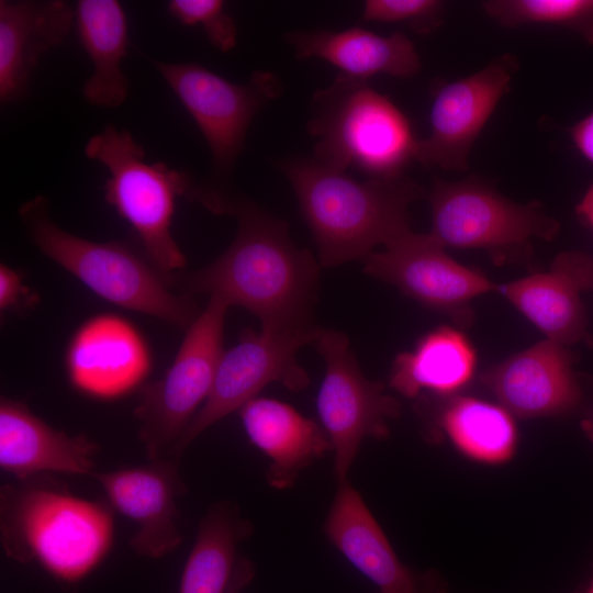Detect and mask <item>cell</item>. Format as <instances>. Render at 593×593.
<instances>
[{"label":"cell","mask_w":593,"mask_h":593,"mask_svg":"<svg viewBox=\"0 0 593 593\" xmlns=\"http://www.w3.org/2000/svg\"><path fill=\"white\" fill-rule=\"evenodd\" d=\"M224 214L237 219L232 244L206 267L172 275L182 293L219 296L256 315L265 328L315 326L318 262L313 255L294 244L283 221L246 198L232 194Z\"/></svg>","instance_id":"cell-1"},{"label":"cell","mask_w":593,"mask_h":593,"mask_svg":"<svg viewBox=\"0 0 593 593\" xmlns=\"http://www.w3.org/2000/svg\"><path fill=\"white\" fill-rule=\"evenodd\" d=\"M278 166L293 188L324 267L365 259L411 231L409 206L425 193L404 174L361 180L303 157Z\"/></svg>","instance_id":"cell-2"},{"label":"cell","mask_w":593,"mask_h":593,"mask_svg":"<svg viewBox=\"0 0 593 593\" xmlns=\"http://www.w3.org/2000/svg\"><path fill=\"white\" fill-rule=\"evenodd\" d=\"M0 534L8 557L76 583L110 552L114 519L108 504L33 477L1 488Z\"/></svg>","instance_id":"cell-3"},{"label":"cell","mask_w":593,"mask_h":593,"mask_svg":"<svg viewBox=\"0 0 593 593\" xmlns=\"http://www.w3.org/2000/svg\"><path fill=\"white\" fill-rule=\"evenodd\" d=\"M307 132L314 159L368 177H393L416 157L418 139L407 116L368 80L338 74L311 101Z\"/></svg>","instance_id":"cell-4"},{"label":"cell","mask_w":593,"mask_h":593,"mask_svg":"<svg viewBox=\"0 0 593 593\" xmlns=\"http://www.w3.org/2000/svg\"><path fill=\"white\" fill-rule=\"evenodd\" d=\"M19 215L31 242L44 255L107 301L178 327L189 326L199 315L190 295L171 292L125 245L89 240L59 227L51 217L47 198L26 201Z\"/></svg>","instance_id":"cell-5"},{"label":"cell","mask_w":593,"mask_h":593,"mask_svg":"<svg viewBox=\"0 0 593 593\" xmlns=\"http://www.w3.org/2000/svg\"><path fill=\"white\" fill-rule=\"evenodd\" d=\"M149 60L206 142L211 171L204 181L195 183L190 200L215 212L232 194L230 182L253 121L280 96L282 82L268 70H256L248 81L236 83L197 63Z\"/></svg>","instance_id":"cell-6"},{"label":"cell","mask_w":593,"mask_h":593,"mask_svg":"<svg viewBox=\"0 0 593 593\" xmlns=\"http://www.w3.org/2000/svg\"><path fill=\"white\" fill-rule=\"evenodd\" d=\"M85 155L109 174L104 200L134 230L149 260L171 277L186 266V257L171 233L178 197L190 198L192 176L164 161H147L145 150L127 130L108 124L91 136Z\"/></svg>","instance_id":"cell-7"},{"label":"cell","mask_w":593,"mask_h":593,"mask_svg":"<svg viewBox=\"0 0 593 593\" xmlns=\"http://www.w3.org/2000/svg\"><path fill=\"white\" fill-rule=\"evenodd\" d=\"M230 305L209 296L203 311L188 326L166 373L146 385L134 410L138 438L149 461L169 454L210 394L223 355V331Z\"/></svg>","instance_id":"cell-8"},{"label":"cell","mask_w":593,"mask_h":593,"mask_svg":"<svg viewBox=\"0 0 593 593\" xmlns=\"http://www.w3.org/2000/svg\"><path fill=\"white\" fill-rule=\"evenodd\" d=\"M432 232L445 246L480 248L499 259L529 253L533 238L552 240L560 223L541 203H516L482 179L434 180L428 195Z\"/></svg>","instance_id":"cell-9"},{"label":"cell","mask_w":593,"mask_h":593,"mask_svg":"<svg viewBox=\"0 0 593 593\" xmlns=\"http://www.w3.org/2000/svg\"><path fill=\"white\" fill-rule=\"evenodd\" d=\"M316 326L295 329L265 328L245 331L239 342L223 353L212 389L168 459L180 462L188 446L205 429L239 411L268 384L279 382L300 392L309 385V376L298 362L301 347L315 343Z\"/></svg>","instance_id":"cell-10"},{"label":"cell","mask_w":593,"mask_h":593,"mask_svg":"<svg viewBox=\"0 0 593 593\" xmlns=\"http://www.w3.org/2000/svg\"><path fill=\"white\" fill-rule=\"evenodd\" d=\"M315 343L326 365L317 413L334 451L339 482L347 480L363 439L389 436L388 422L399 417L401 406L384 392L382 382L363 376L343 332L321 328Z\"/></svg>","instance_id":"cell-11"},{"label":"cell","mask_w":593,"mask_h":593,"mask_svg":"<svg viewBox=\"0 0 593 593\" xmlns=\"http://www.w3.org/2000/svg\"><path fill=\"white\" fill-rule=\"evenodd\" d=\"M373 251L365 261V272L400 289L423 305L450 315L457 323L471 321L470 301L496 286L483 273L451 258L430 233L412 230Z\"/></svg>","instance_id":"cell-12"},{"label":"cell","mask_w":593,"mask_h":593,"mask_svg":"<svg viewBox=\"0 0 593 593\" xmlns=\"http://www.w3.org/2000/svg\"><path fill=\"white\" fill-rule=\"evenodd\" d=\"M517 68V57L505 53L478 71L440 86L434 92L430 133L418 139L415 159L426 167L468 170L471 148L508 92Z\"/></svg>","instance_id":"cell-13"},{"label":"cell","mask_w":593,"mask_h":593,"mask_svg":"<svg viewBox=\"0 0 593 593\" xmlns=\"http://www.w3.org/2000/svg\"><path fill=\"white\" fill-rule=\"evenodd\" d=\"M111 507L135 523L130 539L132 550L142 557L161 558L182 541L178 526L177 499L186 492L179 462L163 459L148 465L94 472Z\"/></svg>","instance_id":"cell-14"},{"label":"cell","mask_w":593,"mask_h":593,"mask_svg":"<svg viewBox=\"0 0 593 593\" xmlns=\"http://www.w3.org/2000/svg\"><path fill=\"white\" fill-rule=\"evenodd\" d=\"M324 532L336 549L378 589L377 593H445L439 577L416 572L394 552L385 534L348 480L338 489Z\"/></svg>","instance_id":"cell-15"},{"label":"cell","mask_w":593,"mask_h":593,"mask_svg":"<svg viewBox=\"0 0 593 593\" xmlns=\"http://www.w3.org/2000/svg\"><path fill=\"white\" fill-rule=\"evenodd\" d=\"M481 382L513 416H557L574 410L581 389L567 346L541 340L490 368Z\"/></svg>","instance_id":"cell-16"},{"label":"cell","mask_w":593,"mask_h":593,"mask_svg":"<svg viewBox=\"0 0 593 593\" xmlns=\"http://www.w3.org/2000/svg\"><path fill=\"white\" fill-rule=\"evenodd\" d=\"M150 367L139 333L116 315L102 314L76 332L66 354L70 383L86 395L113 400L143 382Z\"/></svg>","instance_id":"cell-17"},{"label":"cell","mask_w":593,"mask_h":593,"mask_svg":"<svg viewBox=\"0 0 593 593\" xmlns=\"http://www.w3.org/2000/svg\"><path fill=\"white\" fill-rule=\"evenodd\" d=\"M592 289L593 258L578 250L557 255L548 271L496 286L548 339L564 346L590 338L581 295Z\"/></svg>","instance_id":"cell-18"},{"label":"cell","mask_w":593,"mask_h":593,"mask_svg":"<svg viewBox=\"0 0 593 593\" xmlns=\"http://www.w3.org/2000/svg\"><path fill=\"white\" fill-rule=\"evenodd\" d=\"M99 445L49 426L22 402L1 398L0 467L18 480L38 473L92 475Z\"/></svg>","instance_id":"cell-19"},{"label":"cell","mask_w":593,"mask_h":593,"mask_svg":"<svg viewBox=\"0 0 593 593\" xmlns=\"http://www.w3.org/2000/svg\"><path fill=\"white\" fill-rule=\"evenodd\" d=\"M75 25L63 0L0 1V102L23 100L40 58L60 45Z\"/></svg>","instance_id":"cell-20"},{"label":"cell","mask_w":593,"mask_h":593,"mask_svg":"<svg viewBox=\"0 0 593 593\" xmlns=\"http://www.w3.org/2000/svg\"><path fill=\"white\" fill-rule=\"evenodd\" d=\"M284 40L298 58L323 59L353 78L369 80L378 74L410 78L422 70L414 43L400 32L380 35L360 26L304 30L288 32Z\"/></svg>","instance_id":"cell-21"},{"label":"cell","mask_w":593,"mask_h":593,"mask_svg":"<svg viewBox=\"0 0 593 593\" xmlns=\"http://www.w3.org/2000/svg\"><path fill=\"white\" fill-rule=\"evenodd\" d=\"M238 412L250 443L270 460L267 479L276 489L292 485L304 468L332 450L325 430L284 402L257 396Z\"/></svg>","instance_id":"cell-22"},{"label":"cell","mask_w":593,"mask_h":593,"mask_svg":"<svg viewBox=\"0 0 593 593\" xmlns=\"http://www.w3.org/2000/svg\"><path fill=\"white\" fill-rule=\"evenodd\" d=\"M251 525L230 502L210 506L182 570L179 593H240L253 580L254 568L239 553Z\"/></svg>","instance_id":"cell-23"},{"label":"cell","mask_w":593,"mask_h":593,"mask_svg":"<svg viewBox=\"0 0 593 593\" xmlns=\"http://www.w3.org/2000/svg\"><path fill=\"white\" fill-rule=\"evenodd\" d=\"M75 26L92 72L82 85L85 100L96 107L115 109L127 99L130 81L122 70L128 48V23L116 0H79Z\"/></svg>","instance_id":"cell-24"},{"label":"cell","mask_w":593,"mask_h":593,"mask_svg":"<svg viewBox=\"0 0 593 593\" xmlns=\"http://www.w3.org/2000/svg\"><path fill=\"white\" fill-rule=\"evenodd\" d=\"M477 356L459 331L440 326L422 337L412 351L399 354L390 372V387L406 398L423 391L452 394L473 377Z\"/></svg>","instance_id":"cell-25"},{"label":"cell","mask_w":593,"mask_h":593,"mask_svg":"<svg viewBox=\"0 0 593 593\" xmlns=\"http://www.w3.org/2000/svg\"><path fill=\"white\" fill-rule=\"evenodd\" d=\"M438 424L467 458L502 465L515 454L517 429L513 415L500 404L472 396H452L441 409Z\"/></svg>","instance_id":"cell-26"},{"label":"cell","mask_w":593,"mask_h":593,"mask_svg":"<svg viewBox=\"0 0 593 593\" xmlns=\"http://www.w3.org/2000/svg\"><path fill=\"white\" fill-rule=\"evenodd\" d=\"M481 8L500 25L560 26L593 45V0H486Z\"/></svg>","instance_id":"cell-27"},{"label":"cell","mask_w":593,"mask_h":593,"mask_svg":"<svg viewBox=\"0 0 593 593\" xmlns=\"http://www.w3.org/2000/svg\"><path fill=\"white\" fill-rule=\"evenodd\" d=\"M168 13L186 26L200 25L209 42L222 53L235 48L237 26L221 0H171Z\"/></svg>","instance_id":"cell-28"},{"label":"cell","mask_w":593,"mask_h":593,"mask_svg":"<svg viewBox=\"0 0 593 593\" xmlns=\"http://www.w3.org/2000/svg\"><path fill=\"white\" fill-rule=\"evenodd\" d=\"M444 16L438 0H367L361 12L362 22L404 23L421 34L436 31Z\"/></svg>","instance_id":"cell-29"},{"label":"cell","mask_w":593,"mask_h":593,"mask_svg":"<svg viewBox=\"0 0 593 593\" xmlns=\"http://www.w3.org/2000/svg\"><path fill=\"white\" fill-rule=\"evenodd\" d=\"M26 296V288L22 283L21 276L1 264L0 266V309L2 311L13 309L21 304L22 298Z\"/></svg>","instance_id":"cell-30"},{"label":"cell","mask_w":593,"mask_h":593,"mask_svg":"<svg viewBox=\"0 0 593 593\" xmlns=\"http://www.w3.org/2000/svg\"><path fill=\"white\" fill-rule=\"evenodd\" d=\"M570 137L580 155L593 164V111L571 126Z\"/></svg>","instance_id":"cell-31"},{"label":"cell","mask_w":593,"mask_h":593,"mask_svg":"<svg viewBox=\"0 0 593 593\" xmlns=\"http://www.w3.org/2000/svg\"><path fill=\"white\" fill-rule=\"evenodd\" d=\"M577 214L593 231V184H591L578 203Z\"/></svg>","instance_id":"cell-32"},{"label":"cell","mask_w":593,"mask_h":593,"mask_svg":"<svg viewBox=\"0 0 593 593\" xmlns=\"http://www.w3.org/2000/svg\"><path fill=\"white\" fill-rule=\"evenodd\" d=\"M581 428L586 435V437L593 444V410L586 413V415L581 421Z\"/></svg>","instance_id":"cell-33"},{"label":"cell","mask_w":593,"mask_h":593,"mask_svg":"<svg viewBox=\"0 0 593 593\" xmlns=\"http://www.w3.org/2000/svg\"><path fill=\"white\" fill-rule=\"evenodd\" d=\"M585 593H593V579H592V581H591V583H590V585H589Z\"/></svg>","instance_id":"cell-34"}]
</instances>
